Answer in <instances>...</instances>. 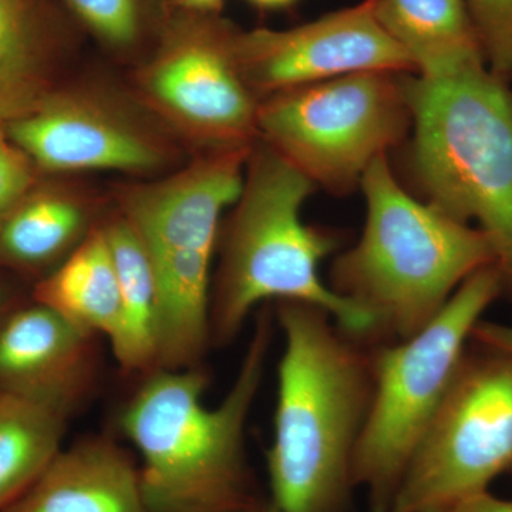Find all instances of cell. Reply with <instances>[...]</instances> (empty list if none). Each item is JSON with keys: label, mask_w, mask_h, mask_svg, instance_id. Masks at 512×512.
Wrapping results in <instances>:
<instances>
[{"label": "cell", "mask_w": 512, "mask_h": 512, "mask_svg": "<svg viewBox=\"0 0 512 512\" xmlns=\"http://www.w3.org/2000/svg\"><path fill=\"white\" fill-rule=\"evenodd\" d=\"M284 332L269 495L281 512H350L353 464L372 409V346L312 303L276 302Z\"/></svg>", "instance_id": "1"}, {"label": "cell", "mask_w": 512, "mask_h": 512, "mask_svg": "<svg viewBox=\"0 0 512 512\" xmlns=\"http://www.w3.org/2000/svg\"><path fill=\"white\" fill-rule=\"evenodd\" d=\"M275 315L259 311L238 375L222 402L204 403L198 367L157 369L128 402L120 424L140 454L147 512H242L261 495L245 430L264 380Z\"/></svg>", "instance_id": "2"}, {"label": "cell", "mask_w": 512, "mask_h": 512, "mask_svg": "<svg viewBox=\"0 0 512 512\" xmlns=\"http://www.w3.org/2000/svg\"><path fill=\"white\" fill-rule=\"evenodd\" d=\"M362 237L330 266L329 288L372 323L369 345L412 338L439 315L471 275L497 264L480 228L450 217L404 190L379 157L360 181Z\"/></svg>", "instance_id": "3"}, {"label": "cell", "mask_w": 512, "mask_h": 512, "mask_svg": "<svg viewBox=\"0 0 512 512\" xmlns=\"http://www.w3.org/2000/svg\"><path fill=\"white\" fill-rule=\"evenodd\" d=\"M315 184L256 138L244 185L221 237L211 291V342L227 345L256 306L268 301L312 303L339 328L369 345L372 323L320 279L319 266L342 245L338 232L302 221Z\"/></svg>", "instance_id": "4"}, {"label": "cell", "mask_w": 512, "mask_h": 512, "mask_svg": "<svg viewBox=\"0 0 512 512\" xmlns=\"http://www.w3.org/2000/svg\"><path fill=\"white\" fill-rule=\"evenodd\" d=\"M410 168L426 202L490 238L512 293V90L487 63L404 74Z\"/></svg>", "instance_id": "5"}, {"label": "cell", "mask_w": 512, "mask_h": 512, "mask_svg": "<svg viewBox=\"0 0 512 512\" xmlns=\"http://www.w3.org/2000/svg\"><path fill=\"white\" fill-rule=\"evenodd\" d=\"M252 146L208 150L157 178L121 184L117 211L146 249L158 288L157 369L198 367L211 343V269Z\"/></svg>", "instance_id": "6"}, {"label": "cell", "mask_w": 512, "mask_h": 512, "mask_svg": "<svg viewBox=\"0 0 512 512\" xmlns=\"http://www.w3.org/2000/svg\"><path fill=\"white\" fill-rule=\"evenodd\" d=\"M507 293L503 271L485 266L464 282L426 328L412 338L372 346V409L353 477L370 512H390L414 451L448 387L485 311Z\"/></svg>", "instance_id": "7"}, {"label": "cell", "mask_w": 512, "mask_h": 512, "mask_svg": "<svg viewBox=\"0 0 512 512\" xmlns=\"http://www.w3.org/2000/svg\"><path fill=\"white\" fill-rule=\"evenodd\" d=\"M404 74H349L264 97L258 140L315 187L348 194L412 127Z\"/></svg>", "instance_id": "8"}, {"label": "cell", "mask_w": 512, "mask_h": 512, "mask_svg": "<svg viewBox=\"0 0 512 512\" xmlns=\"http://www.w3.org/2000/svg\"><path fill=\"white\" fill-rule=\"evenodd\" d=\"M390 512H446L512 471V353L471 339Z\"/></svg>", "instance_id": "9"}, {"label": "cell", "mask_w": 512, "mask_h": 512, "mask_svg": "<svg viewBox=\"0 0 512 512\" xmlns=\"http://www.w3.org/2000/svg\"><path fill=\"white\" fill-rule=\"evenodd\" d=\"M237 35L215 13L177 9L134 73L138 103L204 151L251 146L258 138L261 99L239 66Z\"/></svg>", "instance_id": "10"}, {"label": "cell", "mask_w": 512, "mask_h": 512, "mask_svg": "<svg viewBox=\"0 0 512 512\" xmlns=\"http://www.w3.org/2000/svg\"><path fill=\"white\" fill-rule=\"evenodd\" d=\"M5 126L39 173L148 174L173 164L177 154L163 127L113 93L90 87L60 86L35 111Z\"/></svg>", "instance_id": "11"}, {"label": "cell", "mask_w": 512, "mask_h": 512, "mask_svg": "<svg viewBox=\"0 0 512 512\" xmlns=\"http://www.w3.org/2000/svg\"><path fill=\"white\" fill-rule=\"evenodd\" d=\"M376 0H362L285 30H238L242 74L259 99L349 74H416L409 55L387 35Z\"/></svg>", "instance_id": "12"}, {"label": "cell", "mask_w": 512, "mask_h": 512, "mask_svg": "<svg viewBox=\"0 0 512 512\" xmlns=\"http://www.w3.org/2000/svg\"><path fill=\"white\" fill-rule=\"evenodd\" d=\"M93 336L42 303L19 309L0 326V392L77 409L96 375Z\"/></svg>", "instance_id": "13"}, {"label": "cell", "mask_w": 512, "mask_h": 512, "mask_svg": "<svg viewBox=\"0 0 512 512\" xmlns=\"http://www.w3.org/2000/svg\"><path fill=\"white\" fill-rule=\"evenodd\" d=\"M0 512H147L140 471L109 437L63 448L25 494Z\"/></svg>", "instance_id": "14"}, {"label": "cell", "mask_w": 512, "mask_h": 512, "mask_svg": "<svg viewBox=\"0 0 512 512\" xmlns=\"http://www.w3.org/2000/svg\"><path fill=\"white\" fill-rule=\"evenodd\" d=\"M66 49V26L49 0H0L2 123L28 116L59 89Z\"/></svg>", "instance_id": "15"}, {"label": "cell", "mask_w": 512, "mask_h": 512, "mask_svg": "<svg viewBox=\"0 0 512 512\" xmlns=\"http://www.w3.org/2000/svg\"><path fill=\"white\" fill-rule=\"evenodd\" d=\"M375 12L412 59L417 76H446L485 62L464 0H376Z\"/></svg>", "instance_id": "16"}, {"label": "cell", "mask_w": 512, "mask_h": 512, "mask_svg": "<svg viewBox=\"0 0 512 512\" xmlns=\"http://www.w3.org/2000/svg\"><path fill=\"white\" fill-rule=\"evenodd\" d=\"M33 298L86 335L111 339L119 325L120 293L103 224L43 276Z\"/></svg>", "instance_id": "17"}, {"label": "cell", "mask_w": 512, "mask_h": 512, "mask_svg": "<svg viewBox=\"0 0 512 512\" xmlns=\"http://www.w3.org/2000/svg\"><path fill=\"white\" fill-rule=\"evenodd\" d=\"M120 293V319L109 340L113 355L127 373L157 370L158 288L146 249L117 212L103 224Z\"/></svg>", "instance_id": "18"}, {"label": "cell", "mask_w": 512, "mask_h": 512, "mask_svg": "<svg viewBox=\"0 0 512 512\" xmlns=\"http://www.w3.org/2000/svg\"><path fill=\"white\" fill-rule=\"evenodd\" d=\"M92 228L89 211L76 194L37 183L0 232V265L33 271L55 264Z\"/></svg>", "instance_id": "19"}, {"label": "cell", "mask_w": 512, "mask_h": 512, "mask_svg": "<svg viewBox=\"0 0 512 512\" xmlns=\"http://www.w3.org/2000/svg\"><path fill=\"white\" fill-rule=\"evenodd\" d=\"M67 417L42 400L0 392V511L25 494L63 450Z\"/></svg>", "instance_id": "20"}, {"label": "cell", "mask_w": 512, "mask_h": 512, "mask_svg": "<svg viewBox=\"0 0 512 512\" xmlns=\"http://www.w3.org/2000/svg\"><path fill=\"white\" fill-rule=\"evenodd\" d=\"M101 45L134 52L151 33L160 35L170 13L163 0H59Z\"/></svg>", "instance_id": "21"}, {"label": "cell", "mask_w": 512, "mask_h": 512, "mask_svg": "<svg viewBox=\"0 0 512 512\" xmlns=\"http://www.w3.org/2000/svg\"><path fill=\"white\" fill-rule=\"evenodd\" d=\"M485 62L501 79H512V0H464Z\"/></svg>", "instance_id": "22"}, {"label": "cell", "mask_w": 512, "mask_h": 512, "mask_svg": "<svg viewBox=\"0 0 512 512\" xmlns=\"http://www.w3.org/2000/svg\"><path fill=\"white\" fill-rule=\"evenodd\" d=\"M39 171L12 140L0 121V232L23 198L37 184Z\"/></svg>", "instance_id": "23"}, {"label": "cell", "mask_w": 512, "mask_h": 512, "mask_svg": "<svg viewBox=\"0 0 512 512\" xmlns=\"http://www.w3.org/2000/svg\"><path fill=\"white\" fill-rule=\"evenodd\" d=\"M471 339L512 353V326L480 320L471 332Z\"/></svg>", "instance_id": "24"}, {"label": "cell", "mask_w": 512, "mask_h": 512, "mask_svg": "<svg viewBox=\"0 0 512 512\" xmlns=\"http://www.w3.org/2000/svg\"><path fill=\"white\" fill-rule=\"evenodd\" d=\"M446 512H512V500H505L491 491H485L461 501Z\"/></svg>", "instance_id": "25"}, {"label": "cell", "mask_w": 512, "mask_h": 512, "mask_svg": "<svg viewBox=\"0 0 512 512\" xmlns=\"http://www.w3.org/2000/svg\"><path fill=\"white\" fill-rule=\"evenodd\" d=\"M173 3L177 9L188 12L215 13L222 0H173Z\"/></svg>", "instance_id": "26"}, {"label": "cell", "mask_w": 512, "mask_h": 512, "mask_svg": "<svg viewBox=\"0 0 512 512\" xmlns=\"http://www.w3.org/2000/svg\"><path fill=\"white\" fill-rule=\"evenodd\" d=\"M242 512H281L278 508L275 507V504L272 503L271 498L266 497V495L261 494L258 498L248 505Z\"/></svg>", "instance_id": "27"}, {"label": "cell", "mask_w": 512, "mask_h": 512, "mask_svg": "<svg viewBox=\"0 0 512 512\" xmlns=\"http://www.w3.org/2000/svg\"><path fill=\"white\" fill-rule=\"evenodd\" d=\"M254 5L264 9H284L293 5L296 0H251Z\"/></svg>", "instance_id": "28"}, {"label": "cell", "mask_w": 512, "mask_h": 512, "mask_svg": "<svg viewBox=\"0 0 512 512\" xmlns=\"http://www.w3.org/2000/svg\"><path fill=\"white\" fill-rule=\"evenodd\" d=\"M3 306V292L2 289H0V311H2Z\"/></svg>", "instance_id": "29"}, {"label": "cell", "mask_w": 512, "mask_h": 512, "mask_svg": "<svg viewBox=\"0 0 512 512\" xmlns=\"http://www.w3.org/2000/svg\"><path fill=\"white\" fill-rule=\"evenodd\" d=\"M510 476L512 477V471H511V473H510Z\"/></svg>", "instance_id": "30"}]
</instances>
